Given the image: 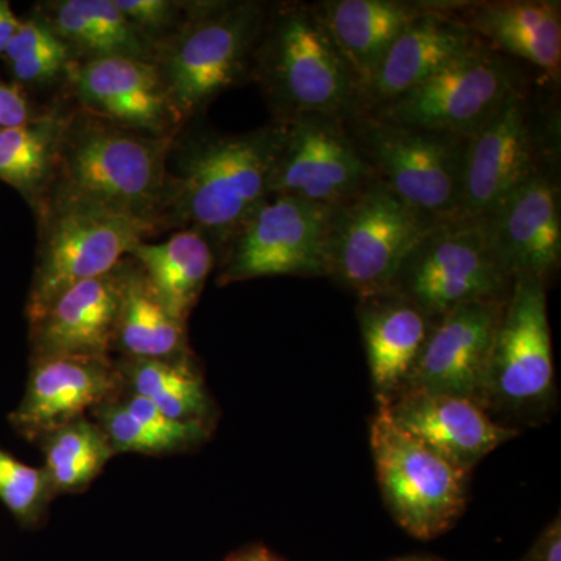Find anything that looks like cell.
Here are the masks:
<instances>
[{"mask_svg": "<svg viewBox=\"0 0 561 561\" xmlns=\"http://www.w3.org/2000/svg\"><path fill=\"white\" fill-rule=\"evenodd\" d=\"M283 139V122L239 135L205 133L181 151L169 173L158 225H181L224 249L262 203L272 181Z\"/></svg>", "mask_w": 561, "mask_h": 561, "instance_id": "obj_1", "label": "cell"}, {"mask_svg": "<svg viewBox=\"0 0 561 561\" xmlns=\"http://www.w3.org/2000/svg\"><path fill=\"white\" fill-rule=\"evenodd\" d=\"M250 79L261 88L273 122L308 114L350 122L362 114L359 80L312 3L271 7Z\"/></svg>", "mask_w": 561, "mask_h": 561, "instance_id": "obj_2", "label": "cell"}, {"mask_svg": "<svg viewBox=\"0 0 561 561\" xmlns=\"http://www.w3.org/2000/svg\"><path fill=\"white\" fill-rule=\"evenodd\" d=\"M173 144L175 135H144L87 111L66 117L57 175L44 202L92 203L153 221L160 230Z\"/></svg>", "mask_w": 561, "mask_h": 561, "instance_id": "obj_3", "label": "cell"}, {"mask_svg": "<svg viewBox=\"0 0 561 561\" xmlns=\"http://www.w3.org/2000/svg\"><path fill=\"white\" fill-rule=\"evenodd\" d=\"M268 10L254 0L192 3L179 31L157 47L153 62L181 121L250 79Z\"/></svg>", "mask_w": 561, "mask_h": 561, "instance_id": "obj_4", "label": "cell"}, {"mask_svg": "<svg viewBox=\"0 0 561 561\" xmlns=\"http://www.w3.org/2000/svg\"><path fill=\"white\" fill-rule=\"evenodd\" d=\"M39 247L28 290V324L58 295L113 272L158 230L153 221L92 203L47 198L39 206Z\"/></svg>", "mask_w": 561, "mask_h": 561, "instance_id": "obj_5", "label": "cell"}, {"mask_svg": "<svg viewBox=\"0 0 561 561\" xmlns=\"http://www.w3.org/2000/svg\"><path fill=\"white\" fill-rule=\"evenodd\" d=\"M346 127L376 176L421 216L460 219L467 138L359 116Z\"/></svg>", "mask_w": 561, "mask_h": 561, "instance_id": "obj_6", "label": "cell"}, {"mask_svg": "<svg viewBox=\"0 0 561 561\" xmlns=\"http://www.w3.org/2000/svg\"><path fill=\"white\" fill-rule=\"evenodd\" d=\"M513 276L482 221H442L424 232L402 261L390 291L432 319L472 301H504Z\"/></svg>", "mask_w": 561, "mask_h": 561, "instance_id": "obj_7", "label": "cell"}, {"mask_svg": "<svg viewBox=\"0 0 561 561\" xmlns=\"http://www.w3.org/2000/svg\"><path fill=\"white\" fill-rule=\"evenodd\" d=\"M437 221L405 205L381 180L332 208L328 278L359 298L390 290L402 261Z\"/></svg>", "mask_w": 561, "mask_h": 561, "instance_id": "obj_8", "label": "cell"}, {"mask_svg": "<svg viewBox=\"0 0 561 561\" xmlns=\"http://www.w3.org/2000/svg\"><path fill=\"white\" fill-rule=\"evenodd\" d=\"M370 445L383 504L394 522L419 540L451 529L467 508L470 474L401 430L382 405H376L371 420Z\"/></svg>", "mask_w": 561, "mask_h": 561, "instance_id": "obj_9", "label": "cell"}, {"mask_svg": "<svg viewBox=\"0 0 561 561\" xmlns=\"http://www.w3.org/2000/svg\"><path fill=\"white\" fill-rule=\"evenodd\" d=\"M548 284L515 278L504 302L486 371L483 408L490 415L534 420L556 401Z\"/></svg>", "mask_w": 561, "mask_h": 561, "instance_id": "obj_10", "label": "cell"}, {"mask_svg": "<svg viewBox=\"0 0 561 561\" xmlns=\"http://www.w3.org/2000/svg\"><path fill=\"white\" fill-rule=\"evenodd\" d=\"M331 208L271 195L221 249L220 286L267 276L328 278Z\"/></svg>", "mask_w": 561, "mask_h": 561, "instance_id": "obj_11", "label": "cell"}, {"mask_svg": "<svg viewBox=\"0 0 561 561\" xmlns=\"http://www.w3.org/2000/svg\"><path fill=\"white\" fill-rule=\"evenodd\" d=\"M518 88L522 81L511 62L482 46L364 116L468 138Z\"/></svg>", "mask_w": 561, "mask_h": 561, "instance_id": "obj_12", "label": "cell"}, {"mask_svg": "<svg viewBox=\"0 0 561 561\" xmlns=\"http://www.w3.org/2000/svg\"><path fill=\"white\" fill-rule=\"evenodd\" d=\"M378 179L337 117L308 114L283 122L272 195L337 208Z\"/></svg>", "mask_w": 561, "mask_h": 561, "instance_id": "obj_13", "label": "cell"}, {"mask_svg": "<svg viewBox=\"0 0 561 561\" xmlns=\"http://www.w3.org/2000/svg\"><path fill=\"white\" fill-rule=\"evenodd\" d=\"M530 101L523 88L467 138L460 219L485 221L531 173L545 165Z\"/></svg>", "mask_w": 561, "mask_h": 561, "instance_id": "obj_14", "label": "cell"}, {"mask_svg": "<svg viewBox=\"0 0 561 561\" xmlns=\"http://www.w3.org/2000/svg\"><path fill=\"white\" fill-rule=\"evenodd\" d=\"M504 302H465L435 320L404 390L456 394L483 405L491 350Z\"/></svg>", "mask_w": 561, "mask_h": 561, "instance_id": "obj_15", "label": "cell"}, {"mask_svg": "<svg viewBox=\"0 0 561 561\" xmlns=\"http://www.w3.org/2000/svg\"><path fill=\"white\" fill-rule=\"evenodd\" d=\"M70 87L87 113L150 136H173L183 124L153 61L88 58L70 65Z\"/></svg>", "mask_w": 561, "mask_h": 561, "instance_id": "obj_16", "label": "cell"}, {"mask_svg": "<svg viewBox=\"0 0 561 561\" xmlns=\"http://www.w3.org/2000/svg\"><path fill=\"white\" fill-rule=\"evenodd\" d=\"M31 364L27 389L9 416L13 430L31 442L87 416L124 390L116 362L110 357L55 356Z\"/></svg>", "mask_w": 561, "mask_h": 561, "instance_id": "obj_17", "label": "cell"}, {"mask_svg": "<svg viewBox=\"0 0 561 561\" xmlns=\"http://www.w3.org/2000/svg\"><path fill=\"white\" fill-rule=\"evenodd\" d=\"M483 225L513 279L548 284L559 272L560 187L545 165L512 191Z\"/></svg>", "mask_w": 561, "mask_h": 561, "instance_id": "obj_18", "label": "cell"}, {"mask_svg": "<svg viewBox=\"0 0 561 561\" xmlns=\"http://www.w3.org/2000/svg\"><path fill=\"white\" fill-rule=\"evenodd\" d=\"M382 408L401 430L468 474L518 435L516 427L494 420L479 402L456 394L404 390Z\"/></svg>", "mask_w": 561, "mask_h": 561, "instance_id": "obj_19", "label": "cell"}, {"mask_svg": "<svg viewBox=\"0 0 561 561\" xmlns=\"http://www.w3.org/2000/svg\"><path fill=\"white\" fill-rule=\"evenodd\" d=\"M485 46L453 13V3L426 2L400 33L360 95L362 114H370L400 98L449 62Z\"/></svg>", "mask_w": 561, "mask_h": 561, "instance_id": "obj_20", "label": "cell"}, {"mask_svg": "<svg viewBox=\"0 0 561 561\" xmlns=\"http://www.w3.org/2000/svg\"><path fill=\"white\" fill-rule=\"evenodd\" d=\"M122 261L113 272L83 280L58 295L31 327L32 359L105 356L114 350L119 319Z\"/></svg>", "mask_w": 561, "mask_h": 561, "instance_id": "obj_21", "label": "cell"}, {"mask_svg": "<svg viewBox=\"0 0 561 561\" xmlns=\"http://www.w3.org/2000/svg\"><path fill=\"white\" fill-rule=\"evenodd\" d=\"M356 316L376 405L390 404L411 378L435 320L390 290L359 298Z\"/></svg>", "mask_w": 561, "mask_h": 561, "instance_id": "obj_22", "label": "cell"}, {"mask_svg": "<svg viewBox=\"0 0 561 561\" xmlns=\"http://www.w3.org/2000/svg\"><path fill=\"white\" fill-rule=\"evenodd\" d=\"M460 18L482 43L502 57L526 61L552 81L561 69L560 2L549 0H501V2L453 3Z\"/></svg>", "mask_w": 561, "mask_h": 561, "instance_id": "obj_23", "label": "cell"}, {"mask_svg": "<svg viewBox=\"0 0 561 561\" xmlns=\"http://www.w3.org/2000/svg\"><path fill=\"white\" fill-rule=\"evenodd\" d=\"M312 5L364 90L391 44L426 2L320 0Z\"/></svg>", "mask_w": 561, "mask_h": 561, "instance_id": "obj_24", "label": "cell"}, {"mask_svg": "<svg viewBox=\"0 0 561 561\" xmlns=\"http://www.w3.org/2000/svg\"><path fill=\"white\" fill-rule=\"evenodd\" d=\"M216 247L192 230L172 234L161 243L142 242L130 256L172 316L187 324L206 280L216 264Z\"/></svg>", "mask_w": 561, "mask_h": 561, "instance_id": "obj_25", "label": "cell"}, {"mask_svg": "<svg viewBox=\"0 0 561 561\" xmlns=\"http://www.w3.org/2000/svg\"><path fill=\"white\" fill-rule=\"evenodd\" d=\"M114 350L128 359H175L191 354L187 324L165 308L136 261H125Z\"/></svg>", "mask_w": 561, "mask_h": 561, "instance_id": "obj_26", "label": "cell"}, {"mask_svg": "<svg viewBox=\"0 0 561 561\" xmlns=\"http://www.w3.org/2000/svg\"><path fill=\"white\" fill-rule=\"evenodd\" d=\"M95 423L114 454L146 456L187 451L208 440L214 430L208 424L169 419L146 398L125 390L95 409Z\"/></svg>", "mask_w": 561, "mask_h": 561, "instance_id": "obj_27", "label": "cell"}, {"mask_svg": "<svg viewBox=\"0 0 561 561\" xmlns=\"http://www.w3.org/2000/svg\"><path fill=\"white\" fill-rule=\"evenodd\" d=\"M124 390L139 394L169 419L214 427V405L194 356L128 359L116 364Z\"/></svg>", "mask_w": 561, "mask_h": 561, "instance_id": "obj_28", "label": "cell"}, {"mask_svg": "<svg viewBox=\"0 0 561 561\" xmlns=\"http://www.w3.org/2000/svg\"><path fill=\"white\" fill-rule=\"evenodd\" d=\"M66 117L44 116L0 130V181L38 209L57 175Z\"/></svg>", "mask_w": 561, "mask_h": 561, "instance_id": "obj_29", "label": "cell"}, {"mask_svg": "<svg viewBox=\"0 0 561 561\" xmlns=\"http://www.w3.org/2000/svg\"><path fill=\"white\" fill-rule=\"evenodd\" d=\"M38 442L54 496L87 490L116 456L101 426L87 416L47 432Z\"/></svg>", "mask_w": 561, "mask_h": 561, "instance_id": "obj_30", "label": "cell"}, {"mask_svg": "<svg viewBox=\"0 0 561 561\" xmlns=\"http://www.w3.org/2000/svg\"><path fill=\"white\" fill-rule=\"evenodd\" d=\"M51 497L44 468L24 463L0 448V502L22 527L38 526Z\"/></svg>", "mask_w": 561, "mask_h": 561, "instance_id": "obj_31", "label": "cell"}, {"mask_svg": "<svg viewBox=\"0 0 561 561\" xmlns=\"http://www.w3.org/2000/svg\"><path fill=\"white\" fill-rule=\"evenodd\" d=\"M136 32L157 50L164 41L179 31L190 14L192 3L171 0H114Z\"/></svg>", "mask_w": 561, "mask_h": 561, "instance_id": "obj_32", "label": "cell"}, {"mask_svg": "<svg viewBox=\"0 0 561 561\" xmlns=\"http://www.w3.org/2000/svg\"><path fill=\"white\" fill-rule=\"evenodd\" d=\"M72 50L61 39L49 46L31 51L18 60L9 62L11 76L18 84H41L57 79L60 73L69 70Z\"/></svg>", "mask_w": 561, "mask_h": 561, "instance_id": "obj_33", "label": "cell"}, {"mask_svg": "<svg viewBox=\"0 0 561 561\" xmlns=\"http://www.w3.org/2000/svg\"><path fill=\"white\" fill-rule=\"evenodd\" d=\"M33 119L32 106L22 87L0 80V130L20 127Z\"/></svg>", "mask_w": 561, "mask_h": 561, "instance_id": "obj_34", "label": "cell"}, {"mask_svg": "<svg viewBox=\"0 0 561 561\" xmlns=\"http://www.w3.org/2000/svg\"><path fill=\"white\" fill-rule=\"evenodd\" d=\"M519 561H561V522L557 515L540 537L535 540L529 552Z\"/></svg>", "mask_w": 561, "mask_h": 561, "instance_id": "obj_35", "label": "cell"}, {"mask_svg": "<svg viewBox=\"0 0 561 561\" xmlns=\"http://www.w3.org/2000/svg\"><path fill=\"white\" fill-rule=\"evenodd\" d=\"M20 18L11 10L10 2L0 0V58L5 54L7 46L20 27Z\"/></svg>", "mask_w": 561, "mask_h": 561, "instance_id": "obj_36", "label": "cell"}, {"mask_svg": "<svg viewBox=\"0 0 561 561\" xmlns=\"http://www.w3.org/2000/svg\"><path fill=\"white\" fill-rule=\"evenodd\" d=\"M225 561H284L280 557L273 553L265 546L253 545L239 549L227 557Z\"/></svg>", "mask_w": 561, "mask_h": 561, "instance_id": "obj_37", "label": "cell"}, {"mask_svg": "<svg viewBox=\"0 0 561 561\" xmlns=\"http://www.w3.org/2000/svg\"><path fill=\"white\" fill-rule=\"evenodd\" d=\"M387 561H443L438 559H434V557H424V556H411V557H401V559H393Z\"/></svg>", "mask_w": 561, "mask_h": 561, "instance_id": "obj_38", "label": "cell"}]
</instances>
